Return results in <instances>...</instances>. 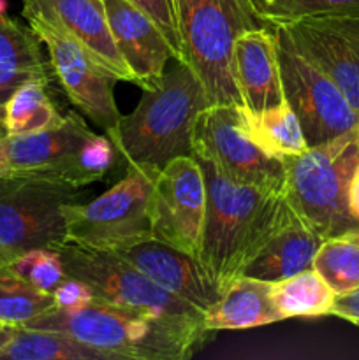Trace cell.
Returning a JSON list of instances; mask_svg holds the SVG:
<instances>
[{"label":"cell","instance_id":"6da1fadb","mask_svg":"<svg viewBox=\"0 0 359 360\" xmlns=\"http://www.w3.org/2000/svg\"><path fill=\"white\" fill-rule=\"evenodd\" d=\"M190 155L199 162L206 181V220L197 259L224 292L296 213L285 193L234 181L210 158Z\"/></svg>","mask_w":359,"mask_h":360},{"label":"cell","instance_id":"7a4b0ae2","mask_svg":"<svg viewBox=\"0 0 359 360\" xmlns=\"http://www.w3.org/2000/svg\"><path fill=\"white\" fill-rule=\"evenodd\" d=\"M21 327L56 330L120 360H183L208 336L203 326L95 299L77 309L49 308Z\"/></svg>","mask_w":359,"mask_h":360},{"label":"cell","instance_id":"3957f363","mask_svg":"<svg viewBox=\"0 0 359 360\" xmlns=\"http://www.w3.org/2000/svg\"><path fill=\"white\" fill-rule=\"evenodd\" d=\"M204 86L187 63L165 70L162 81L143 90L139 104L106 132L127 165L160 171L172 158L190 155L197 118L210 108Z\"/></svg>","mask_w":359,"mask_h":360},{"label":"cell","instance_id":"277c9868","mask_svg":"<svg viewBox=\"0 0 359 360\" xmlns=\"http://www.w3.org/2000/svg\"><path fill=\"white\" fill-rule=\"evenodd\" d=\"M182 62L204 86L211 105H243L234 76V42L267 27L253 0H176Z\"/></svg>","mask_w":359,"mask_h":360},{"label":"cell","instance_id":"5b68a950","mask_svg":"<svg viewBox=\"0 0 359 360\" xmlns=\"http://www.w3.org/2000/svg\"><path fill=\"white\" fill-rule=\"evenodd\" d=\"M285 197L294 213L322 239L359 232L348 211L347 190L359 164V130L282 158Z\"/></svg>","mask_w":359,"mask_h":360},{"label":"cell","instance_id":"8992f818","mask_svg":"<svg viewBox=\"0 0 359 360\" xmlns=\"http://www.w3.org/2000/svg\"><path fill=\"white\" fill-rule=\"evenodd\" d=\"M81 188L34 172L0 178V266L34 248L65 241V210L80 202Z\"/></svg>","mask_w":359,"mask_h":360},{"label":"cell","instance_id":"52a82bcc","mask_svg":"<svg viewBox=\"0 0 359 360\" xmlns=\"http://www.w3.org/2000/svg\"><path fill=\"white\" fill-rule=\"evenodd\" d=\"M157 172L127 165L125 176L108 192L88 204H70L65 210V241L102 252H123L150 239V193Z\"/></svg>","mask_w":359,"mask_h":360},{"label":"cell","instance_id":"ba28073f","mask_svg":"<svg viewBox=\"0 0 359 360\" xmlns=\"http://www.w3.org/2000/svg\"><path fill=\"white\" fill-rule=\"evenodd\" d=\"M65 276L88 283L95 299L204 327V313L162 288L115 252L63 241L56 246ZM206 329V327H204Z\"/></svg>","mask_w":359,"mask_h":360},{"label":"cell","instance_id":"9c48e42d","mask_svg":"<svg viewBox=\"0 0 359 360\" xmlns=\"http://www.w3.org/2000/svg\"><path fill=\"white\" fill-rule=\"evenodd\" d=\"M271 28L277 35L284 98L298 116L308 148L358 130L359 112L340 88L299 55L280 28Z\"/></svg>","mask_w":359,"mask_h":360},{"label":"cell","instance_id":"30bf717a","mask_svg":"<svg viewBox=\"0 0 359 360\" xmlns=\"http://www.w3.org/2000/svg\"><path fill=\"white\" fill-rule=\"evenodd\" d=\"M206 220V181L192 155L172 158L157 172L150 193L151 238L199 257Z\"/></svg>","mask_w":359,"mask_h":360},{"label":"cell","instance_id":"8fae6325","mask_svg":"<svg viewBox=\"0 0 359 360\" xmlns=\"http://www.w3.org/2000/svg\"><path fill=\"white\" fill-rule=\"evenodd\" d=\"M192 153L210 158L231 179L267 192L285 193L282 158L260 150L239 127V105H210L199 115Z\"/></svg>","mask_w":359,"mask_h":360},{"label":"cell","instance_id":"7c38bea8","mask_svg":"<svg viewBox=\"0 0 359 360\" xmlns=\"http://www.w3.org/2000/svg\"><path fill=\"white\" fill-rule=\"evenodd\" d=\"M48 53L53 77L77 111L104 129L118 125L120 115L115 102L116 79L109 70L99 65L70 35L41 20H27Z\"/></svg>","mask_w":359,"mask_h":360},{"label":"cell","instance_id":"4fadbf2b","mask_svg":"<svg viewBox=\"0 0 359 360\" xmlns=\"http://www.w3.org/2000/svg\"><path fill=\"white\" fill-rule=\"evenodd\" d=\"M296 51L322 70L359 112V14H320L278 21Z\"/></svg>","mask_w":359,"mask_h":360},{"label":"cell","instance_id":"5bb4252c","mask_svg":"<svg viewBox=\"0 0 359 360\" xmlns=\"http://www.w3.org/2000/svg\"><path fill=\"white\" fill-rule=\"evenodd\" d=\"M25 20H41L80 42L81 48L118 81L136 84L120 55L102 0H21Z\"/></svg>","mask_w":359,"mask_h":360},{"label":"cell","instance_id":"9a60e30c","mask_svg":"<svg viewBox=\"0 0 359 360\" xmlns=\"http://www.w3.org/2000/svg\"><path fill=\"white\" fill-rule=\"evenodd\" d=\"M109 28L120 55L141 90H151L162 81L165 63L175 58L164 32L129 0H102Z\"/></svg>","mask_w":359,"mask_h":360},{"label":"cell","instance_id":"2e32d148","mask_svg":"<svg viewBox=\"0 0 359 360\" xmlns=\"http://www.w3.org/2000/svg\"><path fill=\"white\" fill-rule=\"evenodd\" d=\"M176 297L206 313L222 292L211 281L199 259L171 245L146 239L123 252H115Z\"/></svg>","mask_w":359,"mask_h":360},{"label":"cell","instance_id":"e0dca14e","mask_svg":"<svg viewBox=\"0 0 359 360\" xmlns=\"http://www.w3.org/2000/svg\"><path fill=\"white\" fill-rule=\"evenodd\" d=\"M92 134L87 122L76 111H69L51 129L4 137V148L14 172H34L63 181L67 165Z\"/></svg>","mask_w":359,"mask_h":360},{"label":"cell","instance_id":"ac0fdd59","mask_svg":"<svg viewBox=\"0 0 359 360\" xmlns=\"http://www.w3.org/2000/svg\"><path fill=\"white\" fill-rule=\"evenodd\" d=\"M234 76L245 108L260 111L284 101L273 28H253L236 39Z\"/></svg>","mask_w":359,"mask_h":360},{"label":"cell","instance_id":"d6986e66","mask_svg":"<svg viewBox=\"0 0 359 360\" xmlns=\"http://www.w3.org/2000/svg\"><path fill=\"white\" fill-rule=\"evenodd\" d=\"M324 239L317 236L298 214L278 229L241 271V276L277 281L313 267V257Z\"/></svg>","mask_w":359,"mask_h":360},{"label":"cell","instance_id":"ffe728a7","mask_svg":"<svg viewBox=\"0 0 359 360\" xmlns=\"http://www.w3.org/2000/svg\"><path fill=\"white\" fill-rule=\"evenodd\" d=\"M273 283L248 276H238L222 292L220 299L204 313V327L215 330H239L282 322L273 301Z\"/></svg>","mask_w":359,"mask_h":360},{"label":"cell","instance_id":"44dd1931","mask_svg":"<svg viewBox=\"0 0 359 360\" xmlns=\"http://www.w3.org/2000/svg\"><path fill=\"white\" fill-rule=\"evenodd\" d=\"M42 42L30 27L14 18H0V98L27 81L49 83L53 72L41 49Z\"/></svg>","mask_w":359,"mask_h":360},{"label":"cell","instance_id":"7402d4cb","mask_svg":"<svg viewBox=\"0 0 359 360\" xmlns=\"http://www.w3.org/2000/svg\"><path fill=\"white\" fill-rule=\"evenodd\" d=\"M239 127L271 157L284 158L308 150L301 123L285 98L260 111L239 105Z\"/></svg>","mask_w":359,"mask_h":360},{"label":"cell","instance_id":"603a6c76","mask_svg":"<svg viewBox=\"0 0 359 360\" xmlns=\"http://www.w3.org/2000/svg\"><path fill=\"white\" fill-rule=\"evenodd\" d=\"M6 360H120L73 336L56 330L16 327L13 340L0 354Z\"/></svg>","mask_w":359,"mask_h":360},{"label":"cell","instance_id":"cb8c5ba5","mask_svg":"<svg viewBox=\"0 0 359 360\" xmlns=\"http://www.w3.org/2000/svg\"><path fill=\"white\" fill-rule=\"evenodd\" d=\"M271 301L282 320L331 315L336 294L313 267L271 287Z\"/></svg>","mask_w":359,"mask_h":360},{"label":"cell","instance_id":"d4e9b609","mask_svg":"<svg viewBox=\"0 0 359 360\" xmlns=\"http://www.w3.org/2000/svg\"><path fill=\"white\" fill-rule=\"evenodd\" d=\"M46 81H27L4 101L2 120L7 136H25L60 125L65 116L60 115L48 94Z\"/></svg>","mask_w":359,"mask_h":360},{"label":"cell","instance_id":"484cf974","mask_svg":"<svg viewBox=\"0 0 359 360\" xmlns=\"http://www.w3.org/2000/svg\"><path fill=\"white\" fill-rule=\"evenodd\" d=\"M313 269L336 295L359 288V241L352 236L324 239L313 257Z\"/></svg>","mask_w":359,"mask_h":360},{"label":"cell","instance_id":"4316f807","mask_svg":"<svg viewBox=\"0 0 359 360\" xmlns=\"http://www.w3.org/2000/svg\"><path fill=\"white\" fill-rule=\"evenodd\" d=\"M53 306L51 294L37 290L7 266H0V323L21 327Z\"/></svg>","mask_w":359,"mask_h":360},{"label":"cell","instance_id":"83f0119b","mask_svg":"<svg viewBox=\"0 0 359 360\" xmlns=\"http://www.w3.org/2000/svg\"><path fill=\"white\" fill-rule=\"evenodd\" d=\"M116 157H118V151L108 136L92 134L67 165L63 172V181L77 188L101 181L111 171Z\"/></svg>","mask_w":359,"mask_h":360},{"label":"cell","instance_id":"f1b7e54d","mask_svg":"<svg viewBox=\"0 0 359 360\" xmlns=\"http://www.w3.org/2000/svg\"><path fill=\"white\" fill-rule=\"evenodd\" d=\"M6 266L18 278L48 294H51L56 285L65 278L62 257L53 248L28 250Z\"/></svg>","mask_w":359,"mask_h":360},{"label":"cell","instance_id":"f546056e","mask_svg":"<svg viewBox=\"0 0 359 360\" xmlns=\"http://www.w3.org/2000/svg\"><path fill=\"white\" fill-rule=\"evenodd\" d=\"M264 23L296 20L320 14H359V0H273L266 6H256Z\"/></svg>","mask_w":359,"mask_h":360},{"label":"cell","instance_id":"4dcf8cb0","mask_svg":"<svg viewBox=\"0 0 359 360\" xmlns=\"http://www.w3.org/2000/svg\"><path fill=\"white\" fill-rule=\"evenodd\" d=\"M143 9L155 23L160 27L172 49L176 62H182V44L178 35V18H176V0H129Z\"/></svg>","mask_w":359,"mask_h":360},{"label":"cell","instance_id":"1f68e13d","mask_svg":"<svg viewBox=\"0 0 359 360\" xmlns=\"http://www.w3.org/2000/svg\"><path fill=\"white\" fill-rule=\"evenodd\" d=\"M51 295L55 301V308L60 309L84 308L95 301V294L90 285L73 276L63 278L51 292Z\"/></svg>","mask_w":359,"mask_h":360},{"label":"cell","instance_id":"d6a6232c","mask_svg":"<svg viewBox=\"0 0 359 360\" xmlns=\"http://www.w3.org/2000/svg\"><path fill=\"white\" fill-rule=\"evenodd\" d=\"M331 315L344 319L347 322H359V288L345 295H336Z\"/></svg>","mask_w":359,"mask_h":360},{"label":"cell","instance_id":"836d02e7","mask_svg":"<svg viewBox=\"0 0 359 360\" xmlns=\"http://www.w3.org/2000/svg\"><path fill=\"white\" fill-rule=\"evenodd\" d=\"M347 202L351 214L359 221V164L355 165L354 172L351 176V181H348Z\"/></svg>","mask_w":359,"mask_h":360},{"label":"cell","instance_id":"e575fe53","mask_svg":"<svg viewBox=\"0 0 359 360\" xmlns=\"http://www.w3.org/2000/svg\"><path fill=\"white\" fill-rule=\"evenodd\" d=\"M13 169H11L9 160H7L6 148H4V139H0V178H6V176L13 174Z\"/></svg>","mask_w":359,"mask_h":360},{"label":"cell","instance_id":"d590c367","mask_svg":"<svg viewBox=\"0 0 359 360\" xmlns=\"http://www.w3.org/2000/svg\"><path fill=\"white\" fill-rule=\"evenodd\" d=\"M14 333H16V327L14 326H2L0 327V354H2L4 348L11 343Z\"/></svg>","mask_w":359,"mask_h":360},{"label":"cell","instance_id":"8d00e7d4","mask_svg":"<svg viewBox=\"0 0 359 360\" xmlns=\"http://www.w3.org/2000/svg\"><path fill=\"white\" fill-rule=\"evenodd\" d=\"M7 137L6 127H4V120H2V104H0V139Z\"/></svg>","mask_w":359,"mask_h":360},{"label":"cell","instance_id":"74e56055","mask_svg":"<svg viewBox=\"0 0 359 360\" xmlns=\"http://www.w3.org/2000/svg\"><path fill=\"white\" fill-rule=\"evenodd\" d=\"M6 11H7V0H0V18L6 16Z\"/></svg>","mask_w":359,"mask_h":360},{"label":"cell","instance_id":"f35d334b","mask_svg":"<svg viewBox=\"0 0 359 360\" xmlns=\"http://www.w3.org/2000/svg\"><path fill=\"white\" fill-rule=\"evenodd\" d=\"M271 2H273V0H253L256 6H266V4H271Z\"/></svg>","mask_w":359,"mask_h":360},{"label":"cell","instance_id":"ab89813d","mask_svg":"<svg viewBox=\"0 0 359 360\" xmlns=\"http://www.w3.org/2000/svg\"><path fill=\"white\" fill-rule=\"evenodd\" d=\"M351 236H352V238L358 239V241H359V232H355V234H351Z\"/></svg>","mask_w":359,"mask_h":360},{"label":"cell","instance_id":"60d3db41","mask_svg":"<svg viewBox=\"0 0 359 360\" xmlns=\"http://www.w3.org/2000/svg\"><path fill=\"white\" fill-rule=\"evenodd\" d=\"M0 104H4V101H2V98H0Z\"/></svg>","mask_w":359,"mask_h":360},{"label":"cell","instance_id":"b9f144b4","mask_svg":"<svg viewBox=\"0 0 359 360\" xmlns=\"http://www.w3.org/2000/svg\"><path fill=\"white\" fill-rule=\"evenodd\" d=\"M355 326H358V327H359V322H355Z\"/></svg>","mask_w":359,"mask_h":360},{"label":"cell","instance_id":"7bdbcfd3","mask_svg":"<svg viewBox=\"0 0 359 360\" xmlns=\"http://www.w3.org/2000/svg\"><path fill=\"white\" fill-rule=\"evenodd\" d=\"M4 326V323H0V327H2Z\"/></svg>","mask_w":359,"mask_h":360},{"label":"cell","instance_id":"ee69618b","mask_svg":"<svg viewBox=\"0 0 359 360\" xmlns=\"http://www.w3.org/2000/svg\"><path fill=\"white\" fill-rule=\"evenodd\" d=\"M358 130H359V129H358Z\"/></svg>","mask_w":359,"mask_h":360}]
</instances>
